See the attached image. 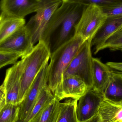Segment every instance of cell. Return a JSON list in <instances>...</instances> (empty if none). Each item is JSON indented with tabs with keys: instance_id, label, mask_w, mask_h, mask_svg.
<instances>
[{
	"instance_id": "obj_1",
	"label": "cell",
	"mask_w": 122,
	"mask_h": 122,
	"mask_svg": "<svg viewBox=\"0 0 122 122\" xmlns=\"http://www.w3.org/2000/svg\"><path fill=\"white\" fill-rule=\"evenodd\" d=\"M85 42L81 37L74 35L51 53L48 67V85L53 94L61 85L65 72Z\"/></svg>"
},
{
	"instance_id": "obj_2",
	"label": "cell",
	"mask_w": 122,
	"mask_h": 122,
	"mask_svg": "<svg viewBox=\"0 0 122 122\" xmlns=\"http://www.w3.org/2000/svg\"><path fill=\"white\" fill-rule=\"evenodd\" d=\"M51 52L50 47L43 41L39 42L32 51L23 59L24 69L18 104H20L25 97L36 77L43 67L48 62Z\"/></svg>"
},
{
	"instance_id": "obj_3",
	"label": "cell",
	"mask_w": 122,
	"mask_h": 122,
	"mask_svg": "<svg viewBox=\"0 0 122 122\" xmlns=\"http://www.w3.org/2000/svg\"><path fill=\"white\" fill-rule=\"evenodd\" d=\"M107 17L99 6L87 4L75 26L74 35L81 37L85 41H92Z\"/></svg>"
},
{
	"instance_id": "obj_4",
	"label": "cell",
	"mask_w": 122,
	"mask_h": 122,
	"mask_svg": "<svg viewBox=\"0 0 122 122\" xmlns=\"http://www.w3.org/2000/svg\"><path fill=\"white\" fill-rule=\"evenodd\" d=\"M92 41H86L82 45L71 62L64 76L73 75L79 77L90 89H92L93 58L91 51Z\"/></svg>"
},
{
	"instance_id": "obj_5",
	"label": "cell",
	"mask_w": 122,
	"mask_h": 122,
	"mask_svg": "<svg viewBox=\"0 0 122 122\" xmlns=\"http://www.w3.org/2000/svg\"><path fill=\"white\" fill-rule=\"evenodd\" d=\"M62 0H43L41 6L25 26L32 36L34 45L42 40L44 33L51 18L61 5Z\"/></svg>"
},
{
	"instance_id": "obj_6",
	"label": "cell",
	"mask_w": 122,
	"mask_h": 122,
	"mask_svg": "<svg viewBox=\"0 0 122 122\" xmlns=\"http://www.w3.org/2000/svg\"><path fill=\"white\" fill-rule=\"evenodd\" d=\"M34 46L31 33L25 25L0 43V51L20 54L22 58L31 52Z\"/></svg>"
},
{
	"instance_id": "obj_7",
	"label": "cell",
	"mask_w": 122,
	"mask_h": 122,
	"mask_svg": "<svg viewBox=\"0 0 122 122\" xmlns=\"http://www.w3.org/2000/svg\"><path fill=\"white\" fill-rule=\"evenodd\" d=\"M48 62L46 63L37 74L25 97L19 104V120L22 122L29 115L36 102L42 89L48 85Z\"/></svg>"
},
{
	"instance_id": "obj_8",
	"label": "cell",
	"mask_w": 122,
	"mask_h": 122,
	"mask_svg": "<svg viewBox=\"0 0 122 122\" xmlns=\"http://www.w3.org/2000/svg\"><path fill=\"white\" fill-rule=\"evenodd\" d=\"M104 99L103 93L94 89L89 90L77 102L76 115L79 122H86L97 114Z\"/></svg>"
},
{
	"instance_id": "obj_9",
	"label": "cell",
	"mask_w": 122,
	"mask_h": 122,
	"mask_svg": "<svg viewBox=\"0 0 122 122\" xmlns=\"http://www.w3.org/2000/svg\"><path fill=\"white\" fill-rule=\"evenodd\" d=\"M24 69L23 59L17 62L6 70L3 84L6 95V102L19 105V96Z\"/></svg>"
},
{
	"instance_id": "obj_10",
	"label": "cell",
	"mask_w": 122,
	"mask_h": 122,
	"mask_svg": "<svg viewBox=\"0 0 122 122\" xmlns=\"http://www.w3.org/2000/svg\"><path fill=\"white\" fill-rule=\"evenodd\" d=\"M43 2V0H2L0 10L8 16L23 19L28 14L36 12Z\"/></svg>"
},
{
	"instance_id": "obj_11",
	"label": "cell",
	"mask_w": 122,
	"mask_h": 122,
	"mask_svg": "<svg viewBox=\"0 0 122 122\" xmlns=\"http://www.w3.org/2000/svg\"><path fill=\"white\" fill-rule=\"evenodd\" d=\"M89 90L81 79L76 76L68 75L64 76L61 85L53 95L59 101L69 98L79 99Z\"/></svg>"
},
{
	"instance_id": "obj_12",
	"label": "cell",
	"mask_w": 122,
	"mask_h": 122,
	"mask_svg": "<svg viewBox=\"0 0 122 122\" xmlns=\"http://www.w3.org/2000/svg\"><path fill=\"white\" fill-rule=\"evenodd\" d=\"M87 5L80 0H75L74 4L60 27L59 35L54 46L53 51L72 37L71 32L72 30L74 31L75 26L79 20L82 11Z\"/></svg>"
},
{
	"instance_id": "obj_13",
	"label": "cell",
	"mask_w": 122,
	"mask_h": 122,
	"mask_svg": "<svg viewBox=\"0 0 122 122\" xmlns=\"http://www.w3.org/2000/svg\"><path fill=\"white\" fill-rule=\"evenodd\" d=\"M122 26V16H107L106 19L93 38L91 46L96 54L106 41Z\"/></svg>"
},
{
	"instance_id": "obj_14",
	"label": "cell",
	"mask_w": 122,
	"mask_h": 122,
	"mask_svg": "<svg viewBox=\"0 0 122 122\" xmlns=\"http://www.w3.org/2000/svg\"><path fill=\"white\" fill-rule=\"evenodd\" d=\"M75 3V0H62L61 4L56 10L44 33L41 41L50 47L51 37L55 32L60 27L64 19Z\"/></svg>"
},
{
	"instance_id": "obj_15",
	"label": "cell",
	"mask_w": 122,
	"mask_h": 122,
	"mask_svg": "<svg viewBox=\"0 0 122 122\" xmlns=\"http://www.w3.org/2000/svg\"><path fill=\"white\" fill-rule=\"evenodd\" d=\"M112 70L99 59L93 58L92 89L104 93L111 76Z\"/></svg>"
},
{
	"instance_id": "obj_16",
	"label": "cell",
	"mask_w": 122,
	"mask_h": 122,
	"mask_svg": "<svg viewBox=\"0 0 122 122\" xmlns=\"http://www.w3.org/2000/svg\"><path fill=\"white\" fill-rule=\"evenodd\" d=\"M98 113L102 122H122V102L104 99L100 106Z\"/></svg>"
},
{
	"instance_id": "obj_17",
	"label": "cell",
	"mask_w": 122,
	"mask_h": 122,
	"mask_svg": "<svg viewBox=\"0 0 122 122\" xmlns=\"http://www.w3.org/2000/svg\"><path fill=\"white\" fill-rule=\"evenodd\" d=\"M103 95L105 100L114 102H122V74L112 70Z\"/></svg>"
},
{
	"instance_id": "obj_18",
	"label": "cell",
	"mask_w": 122,
	"mask_h": 122,
	"mask_svg": "<svg viewBox=\"0 0 122 122\" xmlns=\"http://www.w3.org/2000/svg\"><path fill=\"white\" fill-rule=\"evenodd\" d=\"M25 25L24 19L15 18L0 13V43Z\"/></svg>"
},
{
	"instance_id": "obj_19",
	"label": "cell",
	"mask_w": 122,
	"mask_h": 122,
	"mask_svg": "<svg viewBox=\"0 0 122 122\" xmlns=\"http://www.w3.org/2000/svg\"><path fill=\"white\" fill-rule=\"evenodd\" d=\"M60 101L55 98L29 122H57L60 114Z\"/></svg>"
},
{
	"instance_id": "obj_20",
	"label": "cell",
	"mask_w": 122,
	"mask_h": 122,
	"mask_svg": "<svg viewBox=\"0 0 122 122\" xmlns=\"http://www.w3.org/2000/svg\"><path fill=\"white\" fill-rule=\"evenodd\" d=\"M55 97L48 85L42 89L36 102L27 117L22 122H29L44 107L51 102Z\"/></svg>"
},
{
	"instance_id": "obj_21",
	"label": "cell",
	"mask_w": 122,
	"mask_h": 122,
	"mask_svg": "<svg viewBox=\"0 0 122 122\" xmlns=\"http://www.w3.org/2000/svg\"><path fill=\"white\" fill-rule=\"evenodd\" d=\"M78 100L70 99L61 103L60 114L57 122H79L76 115Z\"/></svg>"
},
{
	"instance_id": "obj_22",
	"label": "cell",
	"mask_w": 122,
	"mask_h": 122,
	"mask_svg": "<svg viewBox=\"0 0 122 122\" xmlns=\"http://www.w3.org/2000/svg\"><path fill=\"white\" fill-rule=\"evenodd\" d=\"M19 105L6 103L0 111V122H17Z\"/></svg>"
},
{
	"instance_id": "obj_23",
	"label": "cell",
	"mask_w": 122,
	"mask_h": 122,
	"mask_svg": "<svg viewBox=\"0 0 122 122\" xmlns=\"http://www.w3.org/2000/svg\"><path fill=\"white\" fill-rule=\"evenodd\" d=\"M106 48L112 51L122 49V31L116 32L111 36L101 46L99 51Z\"/></svg>"
},
{
	"instance_id": "obj_24",
	"label": "cell",
	"mask_w": 122,
	"mask_h": 122,
	"mask_svg": "<svg viewBox=\"0 0 122 122\" xmlns=\"http://www.w3.org/2000/svg\"><path fill=\"white\" fill-rule=\"evenodd\" d=\"M100 8L107 16H122V1L118 0L113 4Z\"/></svg>"
},
{
	"instance_id": "obj_25",
	"label": "cell",
	"mask_w": 122,
	"mask_h": 122,
	"mask_svg": "<svg viewBox=\"0 0 122 122\" xmlns=\"http://www.w3.org/2000/svg\"><path fill=\"white\" fill-rule=\"evenodd\" d=\"M20 57L21 56L20 54L0 51V69L7 65L14 64Z\"/></svg>"
},
{
	"instance_id": "obj_26",
	"label": "cell",
	"mask_w": 122,
	"mask_h": 122,
	"mask_svg": "<svg viewBox=\"0 0 122 122\" xmlns=\"http://www.w3.org/2000/svg\"><path fill=\"white\" fill-rule=\"evenodd\" d=\"M86 4H96L100 7L106 6L113 4L118 1L117 0H80Z\"/></svg>"
},
{
	"instance_id": "obj_27",
	"label": "cell",
	"mask_w": 122,
	"mask_h": 122,
	"mask_svg": "<svg viewBox=\"0 0 122 122\" xmlns=\"http://www.w3.org/2000/svg\"><path fill=\"white\" fill-rule=\"evenodd\" d=\"M106 64L112 71L122 74V62H108Z\"/></svg>"
},
{
	"instance_id": "obj_28",
	"label": "cell",
	"mask_w": 122,
	"mask_h": 122,
	"mask_svg": "<svg viewBox=\"0 0 122 122\" xmlns=\"http://www.w3.org/2000/svg\"><path fill=\"white\" fill-rule=\"evenodd\" d=\"M6 104L5 88L3 84L0 86V111Z\"/></svg>"
},
{
	"instance_id": "obj_29",
	"label": "cell",
	"mask_w": 122,
	"mask_h": 122,
	"mask_svg": "<svg viewBox=\"0 0 122 122\" xmlns=\"http://www.w3.org/2000/svg\"><path fill=\"white\" fill-rule=\"evenodd\" d=\"M102 122V121L100 116L98 112L92 118L86 122Z\"/></svg>"
},
{
	"instance_id": "obj_30",
	"label": "cell",
	"mask_w": 122,
	"mask_h": 122,
	"mask_svg": "<svg viewBox=\"0 0 122 122\" xmlns=\"http://www.w3.org/2000/svg\"><path fill=\"white\" fill-rule=\"evenodd\" d=\"M122 31V27H120V28L119 29V30H118V31Z\"/></svg>"
},
{
	"instance_id": "obj_31",
	"label": "cell",
	"mask_w": 122,
	"mask_h": 122,
	"mask_svg": "<svg viewBox=\"0 0 122 122\" xmlns=\"http://www.w3.org/2000/svg\"><path fill=\"white\" fill-rule=\"evenodd\" d=\"M121 51H122V49H121Z\"/></svg>"
},
{
	"instance_id": "obj_32",
	"label": "cell",
	"mask_w": 122,
	"mask_h": 122,
	"mask_svg": "<svg viewBox=\"0 0 122 122\" xmlns=\"http://www.w3.org/2000/svg\"></svg>"
}]
</instances>
